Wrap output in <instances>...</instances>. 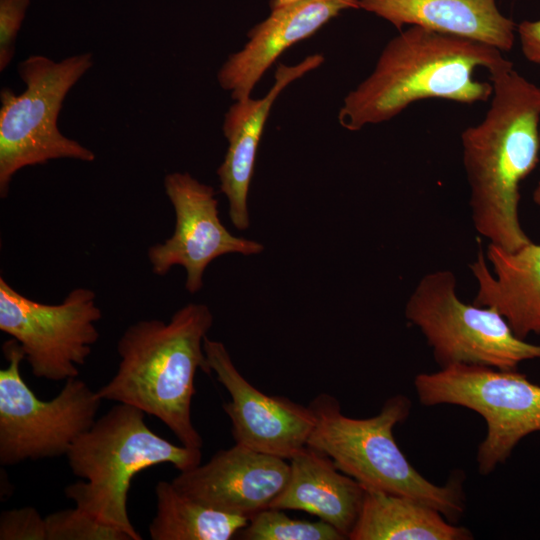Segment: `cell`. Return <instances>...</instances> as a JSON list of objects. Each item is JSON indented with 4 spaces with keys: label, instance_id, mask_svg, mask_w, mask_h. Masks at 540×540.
<instances>
[{
    "label": "cell",
    "instance_id": "1",
    "mask_svg": "<svg viewBox=\"0 0 540 540\" xmlns=\"http://www.w3.org/2000/svg\"><path fill=\"white\" fill-rule=\"evenodd\" d=\"M493 87L482 121L461 133L475 230L505 251L531 242L519 219L520 184L539 162L540 87L513 65L489 73Z\"/></svg>",
    "mask_w": 540,
    "mask_h": 540
},
{
    "label": "cell",
    "instance_id": "2",
    "mask_svg": "<svg viewBox=\"0 0 540 540\" xmlns=\"http://www.w3.org/2000/svg\"><path fill=\"white\" fill-rule=\"evenodd\" d=\"M510 65L495 47L409 26L385 45L372 73L345 96L338 120L343 128L358 131L388 121L420 100L485 102L493 87L475 79V71L490 73Z\"/></svg>",
    "mask_w": 540,
    "mask_h": 540
},
{
    "label": "cell",
    "instance_id": "3",
    "mask_svg": "<svg viewBox=\"0 0 540 540\" xmlns=\"http://www.w3.org/2000/svg\"><path fill=\"white\" fill-rule=\"evenodd\" d=\"M213 321L206 304L188 303L168 323L144 319L130 325L117 343L118 369L97 394L160 419L182 445L201 449L191 402L197 370L212 372L203 343Z\"/></svg>",
    "mask_w": 540,
    "mask_h": 540
},
{
    "label": "cell",
    "instance_id": "4",
    "mask_svg": "<svg viewBox=\"0 0 540 540\" xmlns=\"http://www.w3.org/2000/svg\"><path fill=\"white\" fill-rule=\"evenodd\" d=\"M145 412L114 405L83 434L66 454L72 473L84 479L65 488L76 507L101 523L141 540L128 516L127 497L134 476L164 463L180 472L201 464V450L177 446L154 433Z\"/></svg>",
    "mask_w": 540,
    "mask_h": 540
},
{
    "label": "cell",
    "instance_id": "5",
    "mask_svg": "<svg viewBox=\"0 0 540 540\" xmlns=\"http://www.w3.org/2000/svg\"><path fill=\"white\" fill-rule=\"evenodd\" d=\"M315 425L307 446L329 456L335 466L367 489L402 495L439 511L449 522L465 511L463 479L455 476L444 485L423 477L397 445L393 429L409 415L410 400L395 395L380 412L358 419L342 413L339 401L320 393L308 405Z\"/></svg>",
    "mask_w": 540,
    "mask_h": 540
},
{
    "label": "cell",
    "instance_id": "6",
    "mask_svg": "<svg viewBox=\"0 0 540 540\" xmlns=\"http://www.w3.org/2000/svg\"><path fill=\"white\" fill-rule=\"evenodd\" d=\"M93 55L80 53L56 61L30 55L18 63L25 90L0 93V197L6 198L14 175L29 166L57 159L83 162L95 153L58 128L63 102L76 83L92 68Z\"/></svg>",
    "mask_w": 540,
    "mask_h": 540
},
{
    "label": "cell",
    "instance_id": "7",
    "mask_svg": "<svg viewBox=\"0 0 540 540\" xmlns=\"http://www.w3.org/2000/svg\"><path fill=\"white\" fill-rule=\"evenodd\" d=\"M404 313L421 331L441 368L473 364L517 370L524 361L540 359V344L518 338L499 313L460 300L451 270L425 274Z\"/></svg>",
    "mask_w": 540,
    "mask_h": 540
},
{
    "label": "cell",
    "instance_id": "8",
    "mask_svg": "<svg viewBox=\"0 0 540 540\" xmlns=\"http://www.w3.org/2000/svg\"><path fill=\"white\" fill-rule=\"evenodd\" d=\"M414 387L425 406L458 405L484 419L486 436L476 455L482 475L504 463L524 437L540 432V385L517 370L454 364L418 374Z\"/></svg>",
    "mask_w": 540,
    "mask_h": 540
},
{
    "label": "cell",
    "instance_id": "9",
    "mask_svg": "<svg viewBox=\"0 0 540 540\" xmlns=\"http://www.w3.org/2000/svg\"><path fill=\"white\" fill-rule=\"evenodd\" d=\"M2 350L8 366L0 370V464L66 455L94 424L103 400L77 377L56 397L41 400L22 378L20 344L12 338Z\"/></svg>",
    "mask_w": 540,
    "mask_h": 540
},
{
    "label": "cell",
    "instance_id": "10",
    "mask_svg": "<svg viewBox=\"0 0 540 540\" xmlns=\"http://www.w3.org/2000/svg\"><path fill=\"white\" fill-rule=\"evenodd\" d=\"M102 318L93 290L77 287L59 304L32 300L0 277V330L25 353L33 375L52 381L79 375L100 334Z\"/></svg>",
    "mask_w": 540,
    "mask_h": 540
},
{
    "label": "cell",
    "instance_id": "11",
    "mask_svg": "<svg viewBox=\"0 0 540 540\" xmlns=\"http://www.w3.org/2000/svg\"><path fill=\"white\" fill-rule=\"evenodd\" d=\"M175 212V228L163 243L149 247L152 272L166 275L173 266L186 271L185 288L195 294L203 287L207 266L227 254L257 255L262 243L230 233L219 217L216 192L187 172H172L163 180Z\"/></svg>",
    "mask_w": 540,
    "mask_h": 540
},
{
    "label": "cell",
    "instance_id": "12",
    "mask_svg": "<svg viewBox=\"0 0 540 540\" xmlns=\"http://www.w3.org/2000/svg\"><path fill=\"white\" fill-rule=\"evenodd\" d=\"M203 347L211 370L231 397L223 409L236 444L286 460L307 445L315 425L309 406L255 388L236 368L222 342L206 336Z\"/></svg>",
    "mask_w": 540,
    "mask_h": 540
},
{
    "label": "cell",
    "instance_id": "13",
    "mask_svg": "<svg viewBox=\"0 0 540 540\" xmlns=\"http://www.w3.org/2000/svg\"><path fill=\"white\" fill-rule=\"evenodd\" d=\"M290 474L286 459L236 444L171 482L183 494L226 513L251 517L269 508Z\"/></svg>",
    "mask_w": 540,
    "mask_h": 540
},
{
    "label": "cell",
    "instance_id": "14",
    "mask_svg": "<svg viewBox=\"0 0 540 540\" xmlns=\"http://www.w3.org/2000/svg\"><path fill=\"white\" fill-rule=\"evenodd\" d=\"M350 9H360L359 0H299L271 10L265 20L250 29L244 47L230 54L220 67V87L229 91L234 101L250 97L285 50Z\"/></svg>",
    "mask_w": 540,
    "mask_h": 540
},
{
    "label": "cell",
    "instance_id": "15",
    "mask_svg": "<svg viewBox=\"0 0 540 540\" xmlns=\"http://www.w3.org/2000/svg\"><path fill=\"white\" fill-rule=\"evenodd\" d=\"M323 62V55L313 54L295 65L279 63L274 83L263 97L236 100L225 113L222 130L228 147L217 175L220 190L228 201L230 220L237 229L246 230L250 224L248 192L258 146L272 105L290 83Z\"/></svg>",
    "mask_w": 540,
    "mask_h": 540
},
{
    "label": "cell",
    "instance_id": "16",
    "mask_svg": "<svg viewBox=\"0 0 540 540\" xmlns=\"http://www.w3.org/2000/svg\"><path fill=\"white\" fill-rule=\"evenodd\" d=\"M469 268L477 282L474 305L499 313L522 340L540 335V244L509 252L489 243Z\"/></svg>",
    "mask_w": 540,
    "mask_h": 540
},
{
    "label": "cell",
    "instance_id": "17",
    "mask_svg": "<svg viewBox=\"0 0 540 540\" xmlns=\"http://www.w3.org/2000/svg\"><path fill=\"white\" fill-rule=\"evenodd\" d=\"M360 9L403 26H419L436 32L484 43L510 51L515 24L504 16L496 0H359Z\"/></svg>",
    "mask_w": 540,
    "mask_h": 540
},
{
    "label": "cell",
    "instance_id": "18",
    "mask_svg": "<svg viewBox=\"0 0 540 540\" xmlns=\"http://www.w3.org/2000/svg\"><path fill=\"white\" fill-rule=\"evenodd\" d=\"M289 465L288 482L270 507L317 516L348 539L365 487L340 471L329 456L307 445L289 459Z\"/></svg>",
    "mask_w": 540,
    "mask_h": 540
},
{
    "label": "cell",
    "instance_id": "19",
    "mask_svg": "<svg viewBox=\"0 0 540 540\" xmlns=\"http://www.w3.org/2000/svg\"><path fill=\"white\" fill-rule=\"evenodd\" d=\"M472 533L412 498L367 489L350 540H469Z\"/></svg>",
    "mask_w": 540,
    "mask_h": 540
},
{
    "label": "cell",
    "instance_id": "20",
    "mask_svg": "<svg viewBox=\"0 0 540 540\" xmlns=\"http://www.w3.org/2000/svg\"><path fill=\"white\" fill-rule=\"evenodd\" d=\"M156 514L149 525L153 540H230L249 517L211 508L183 493L172 482L155 486Z\"/></svg>",
    "mask_w": 540,
    "mask_h": 540
},
{
    "label": "cell",
    "instance_id": "21",
    "mask_svg": "<svg viewBox=\"0 0 540 540\" xmlns=\"http://www.w3.org/2000/svg\"><path fill=\"white\" fill-rule=\"evenodd\" d=\"M245 540H344L346 537L327 522L289 517L282 509L258 511L237 534Z\"/></svg>",
    "mask_w": 540,
    "mask_h": 540
},
{
    "label": "cell",
    "instance_id": "22",
    "mask_svg": "<svg viewBox=\"0 0 540 540\" xmlns=\"http://www.w3.org/2000/svg\"><path fill=\"white\" fill-rule=\"evenodd\" d=\"M47 540H131L124 532L99 522L78 509H66L45 517Z\"/></svg>",
    "mask_w": 540,
    "mask_h": 540
},
{
    "label": "cell",
    "instance_id": "23",
    "mask_svg": "<svg viewBox=\"0 0 540 540\" xmlns=\"http://www.w3.org/2000/svg\"><path fill=\"white\" fill-rule=\"evenodd\" d=\"M0 540H47L45 518L32 507L3 511Z\"/></svg>",
    "mask_w": 540,
    "mask_h": 540
},
{
    "label": "cell",
    "instance_id": "24",
    "mask_svg": "<svg viewBox=\"0 0 540 540\" xmlns=\"http://www.w3.org/2000/svg\"><path fill=\"white\" fill-rule=\"evenodd\" d=\"M30 0H0V71L12 61Z\"/></svg>",
    "mask_w": 540,
    "mask_h": 540
},
{
    "label": "cell",
    "instance_id": "25",
    "mask_svg": "<svg viewBox=\"0 0 540 540\" xmlns=\"http://www.w3.org/2000/svg\"><path fill=\"white\" fill-rule=\"evenodd\" d=\"M517 33L525 58L540 67V19L521 22Z\"/></svg>",
    "mask_w": 540,
    "mask_h": 540
},
{
    "label": "cell",
    "instance_id": "26",
    "mask_svg": "<svg viewBox=\"0 0 540 540\" xmlns=\"http://www.w3.org/2000/svg\"><path fill=\"white\" fill-rule=\"evenodd\" d=\"M299 0H269V7L271 10L276 9L278 7L296 2Z\"/></svg>",
    "mask_w": 540,
    "mask_h": 540
},
{
    "label": "cell",
    "instance_id": "27",
    "mask_svg": "<svg viewBox=\"0 0 540 540\" xmlns=\"http://www.w3.org/2000/svg\"><path fill=\"white\" fill-rule=\"evenodd\" d=\"M539 141H540V125H539ZM532 198H533L534 203L538 206L540 210V182L535 187Z\"/></svg>",
    "mask_w": 540,
    "mask_h": 540
}]
</instances>
